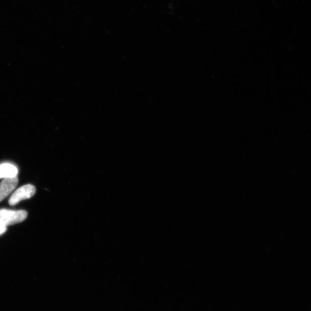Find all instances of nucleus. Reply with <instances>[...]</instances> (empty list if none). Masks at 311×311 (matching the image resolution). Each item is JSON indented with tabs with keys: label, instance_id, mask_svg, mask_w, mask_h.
<instances>
[{
	"label": "nucleus",
	"instance_id": "f257e3e1",
	"mask_svg": "<svg viewBox=\"0 0 311 311\" xmlns=\"http://www.w3.org/2000/svg\"><path fill=\"white\" fill-rule=\"evenodd\" d=\"M28 215L25 210L0 209V224L7 227L21 223L28 218Z\"/></svg>",
	"mask_w": 311,
	"mask_h": 311
},
{
	"label": "nucleus",
	"instance_id": "f03ea898",
	"mask_svg": "<svg viewBox=\"0 0 311 311\" xmlns=\"http://www.w3.org/2000/svg\"><path fill=\"white\" fill-rule=\"evenodd\" d=\"M36 192V188L32 184H26L16 190L11 196L9 204L11 206H14L20 201L34 196Z\"/></svg>",
	"mask_w": 311,
	"mask_h": 311
},
{
	"label": "nucleus",
	"instance_id": "7ed1b4c3",
	"mask_svg": "<svg viewBox=\"0 0 311 311\" xmlns=\"http://www.w3.org/2000/svg\"><path fill=\"white\" fill-rule=\"evenodd\" d=\"M18 184L17 177L3 179L0 183V202L7 198L14 190Z\"/></svg>",
	"mask_w": 311,
	"mask_h": 311
},
{
	"label": "nucleus",
	"instance_id": "20e7f679",
	"mask_svg": "<svg viewBox=\"0 0 311 311\" xmlns=\"http://www.w3.org/2000/svg\"><path fill=\"white\" fill-rule=\"evenodd\" d=\"M18 169L14 165L4 163L0 165V179L17 177Z\"/></svg>",
	"mask_w": 311,
	"mask_h": 311
}]
</instances>
